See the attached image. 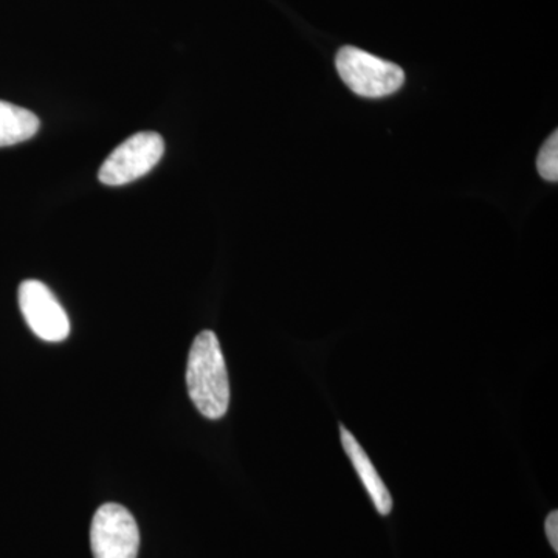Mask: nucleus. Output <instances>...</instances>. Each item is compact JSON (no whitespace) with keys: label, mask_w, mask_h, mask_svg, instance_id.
I'll return each mask as SVG.
<instances>
[{"label":"nucleus","mask_w":558,"mask_h":558,"mask_svg":"<svg viewBox=\"0 0 558 558\" xmlns=\"http://www.w3.org/2000/svg\"><path fill=\"white\" fill-rule=\"evenodd\" d=\"M186 387L197 411L211 421L226 416L230 381L218 337L204 330L193 341L186 366Z\"/></svg>","instance_id":"1"},{"label":"nucleus","mask_w":558,"mask_h":558,"mask_svg":"<svg viewBox=\"0 0 558 558\" xmlns=\"http://www.w3.org/2000/svg\"><path fill=\"white\" fill-rule=\"evenodd\" d=\"M336 65L343 83L363 98L388 97L405 83V73L398 64L380 60L357 47L340 49Z\"/></svg>","instance_id":"2"},{"label":"nucleus","mask_w":558,"mask_h":558,"mask_svg":"<svg viewBox=\"0 0 558 558\" xmlns=\"http://www.w3.org/2000/svg\"><path fill=\"white\" fill-rule=\"evenodd\" d=\"M165 153V142L157 132H138L112 150L98 172L108 186L128 185L153 171Z\"/></svg>","instance_id":"3"},{"label":"nucleus","mask_w":558,"mask_h":558,"mask_svg":"<svg viewBox=\"0 0 558 558\" xmlns=\"http://www.w3.org/2000/svg\"><path fill=\"white\" fill-rule=\"evenodd\" d=\"M90 546L95 558H137L140 531L130 510L116 502L102 505L92 520Z\"/></svg>","instance_id":"4"},{"label":"nucleus","mask_w":558,"mask_h":558,"mask_svg":"<svg viewBox=\"0 0 558 558\" xmlns=\"http://www.w3.org/2000/svg\"><path fill=\"white\" fill-rule=\"evenodd\" d=\"M20 306L25 322L44 341H62L70 333V322L64 307L44 282L27 279L20 288Z\"/></svg>","instance_id":"5"},{"label":"nucleus","mask_w":558,"mask_h":558,"mask_svg":"<svg viewBox=\"0 0 558 558\" xmlns=\"http://www.w3.org/2000/svg\"><path fill=\"white\" fill-rule=\"evenodd\" d=\"M340 439L341 446L344 447V451L351 464L354 465L355 472H357L359 478L362 480L363 487L368 492L371 499H373L374 506H376L377 512L380 515H388L392 510V498L384 481H381L379 472L374 468L373 462L363 447L360 446L359 440L354 438L351 432L343 425H340Z\"/></svg>","instance_id":"6"},{"label":"nucleus","mask_w":558,"mask_h":558,"mask_svg":"<svg viewBox=\"0 0 558 558\" xmlns=\"http://www.w3.org/2000/svg\"><path fill=\"white\" fill-rule=\"evenodd\" d=\"M40 121L31 110L0 101V148L35 137Z\"/></svg>","instance_id":"7"},{"label":"nucleus","mask_w":558,"mask_h":558,"mask_svg":"<svg viewBox=\"0 0 558 558\" xmlns=\"http://www.w3.org/2000/svg\"><path fill=\"white\" fill-rule=\"evenodd\" d=\"M537 170L548 182L558 180V134L557 131L543 145L537 157Z\"/></svg>","instance_id":"8"},{"label":"nucleus","mask_w":558,"mask_h":558,"mask_svg":"<svg viewBox=\"0 0 558 558\" xmlns=\"http://www.w3.org/2000/svg\"><path fill=\"white\" fill-rule=\"evenodd\" d=\"M545 531H546V535H548L550 546H553V549L556 550V553H557V550H558V512H557V510H554V512H550L548 515V519H546Z\"/></svg>","instance_id":"9"}]
</instances>
